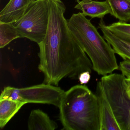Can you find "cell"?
I'll list each match as a JSON object with an SVG mask.
<instances>
[{
	"label": "cell",
	"mask_w": 130,
	"mask_h": 130,
	"mask_svg": "<svg viewBox=\"0 0 130 130\" xmlns=\"http://www.w3.org/2000/svg\"><path fill=\"white\" fill-rule=\"evenodd\" d=\"M64 90L60 87L44 83L28 87H5L0 100L8 99L25 103L51 104L59 107Z\"/></svg>",
	"instance_id": "cell-6"
},
{
	"label": "cell",
	"mask_w": 130,
	"mask_h": 130,
	"mask_svg": "<svg viewBox=\"0 0 130 130\" xmlns=\"http://www.w3.org/2000/svg\"><path fill=\"white\" fill-rule=\"evenodd\" d=\"M95 94L99 103L100 123V130H120L100 80L96 83Z\"/></svg>",
	"instance_id": "cell-7"
},
{
	"label": "cell",
	"mask_w": 130,
	"mask_h": 130,
	"mask_svg": "<svg viewBox=\"0 0 130 130\" xmlns=\"http://www.w3.org/2000/svg\"><path fill=\"white\" fill-rule=\"evenodd\" d=\"M36 1V0H33V1Z\"/></svg>",
	"instance_id": "cell-21"
},
{
	"label": "cell",
	"mask_w": 130,
	"mask_h": 130,
	"mask_svg": "<svg viewBox=\"0 0 130 130\" xmlns=\"http://www.w3.org/2000/svg\"><path fill=\"white\" fill-rule=\"evenodd\" d=\"M125 78L122 74L111 73L100 79L120 130H130V96Z\"/></svg>",
	"instance_id": "cell-4"
},
{
	"label": "cell",
	"mask_w": 130,
	"mask_h": 130,
	"mask_svg": "<svg viewBox=\"0 0 130 130\" xmlns=\"http://www.w3.org/2000/svg\"><path fill=\"white\" fill-rule=\"evenodd\" d=\"M76 1H77V3H78V2H79V0H76Z\"/></svg>",
	"instance_id": "cell-19"
},
{
	"label": "cell",
	"mask_w": 130,
	"mask_h": 130,
	"mask_svg": "<svg viewBox=\"0 0 130 130\" xmlns=\"http://www.w3.org/2000/svg\"><path fill=\"white\" fill-rule=\"evenodd\" d=\"M68 24L74 39L90 59L94 71L103 76L118 69L113 48L90 20L79 12L72 15Z\"/></svg>",
	"instance_id": "cell-3"
},
{
	"label": "cell",
	"mask_w": 130,
	"mask_h": 130,
	"mask_svg": "<svg viewBox=\"0 0 130 130\" xmlns=\"http://www.w3.org/2000/svg\"><path fill=\"white\" fill-rule=\"evenodd\" d=\"M74 8L82 11L85 16L102 20L108 14H111V9L107 1H79Z\"/></svg>",
	"instance_id": "cell-10"
},
{
	"label": "cell",
	"mask_w": 130,
	"mask_h": 130,
	"mask_svg": "<svg viewBox=\"0 0 130 130\" xmlns=\"http://www.w3.org/2000/svg\"><path fill=\"white\" fill-rule=\"evenodd\" d=\"M49 19L47 33L38 44V69L44 75V83L58 86L65 77L78 79L84 71L91 73L92 64L72 35L61 0H48Z\"/></svg>",
	"instance_id": "cell-1"
},
{
	"label": "cell",
	"mask_w": 130,
	"mask_h": 130,
	"mask_svg": "<svg viewBox=\"0 0 130 130\" xmlns=\"http://www.w3.org/2000/svg\"><path fill=\"white\" fill-rule=\"evenodd\" d=\"M127 92L129 95V96H130V88H128L127 86Z\"/></svg>",
	"instance_id": "cell-18"
},
{
	"label": "cell",
	"mask_w": 130,
	"mask_h": 130,
	"mask_svg": "<svg viewBox=\"0 0 130 130\" xmlns=\"http://www.w3.org/2000/svg\"><path fill=\"white\" fill-rule=\"evenodd\" d=\"M29 130H54L58 127L57 123L41 109H34L30 113L28 120Z\"/></svg>",
	"instance_id": "cell-11"
},
{
	"label": "cell",
	"mask_w": 130,
	"mask_h": 130,
	"mask_svg": "<svg viewBox=\"0 0 130 130\" xmlns=\"http://www.w3.org/2000/svg\"><path fill=\"white\" fill-rule=\"evenodd\" d=\"M26 103L8 99L0 100V127L3 128Z\"/></svg>",
	"instance_id": "cell-12"
},
{
	"label": "cell",
	"mask_w": 130,
	"mask_h": 130,
	"mask_svg": "<svg viewBox=\"0 0 130 130\" xmlns=\"http://www.w3.org/2000/svg\"><path fill=\"white\" fill-rule=\"evenodd\" d=\"M21 38L13 23L0 22V48H3L11 42Z\"/></svg>",
	"instance_id": "cell-14"
},
{
	"label": "cell",
	"mask_w": 130,
	"mask_h": 130,
	"mask_svg": "<svg viewBox=\"0 0 130 130\" xmlns=\"http://www.w3.org/2000/svg\"><path fill=\"white\" fill-rule=\"evenodd\" d=\"M49 19L48 0L33 1L25 14L13 23L21 38H26L38 44L47 33Z\"/></svg>",
	"instance_id": "cell-5"
},
{
	"label": "cell",
	"mask_w": 130,
	"mask_h": 130,
	"mask_svg": "<svg viewBox=\"0 0 130 130\" xmlns=\"http://www.w3.org/2000/svg\"><path fill=\"white\" fill-rule=\"evenodd\" d=\"M118 69L126 78H130V60H124L120 62Z\"/></svg>",
	"instance_id": "cell-16"
},
{
	"label": "cell",
	"mask_w": 130,
	"mask_h": 130,
	"mask_svg": "<svg viewBox=\"0 0 130 130\" xmlns=\"http://www.w3.org/2000/svg\"><path fill=\"white\" fill-rule=\"evenodd\" d=\"M106 26L115 35L130 43V23L119 21Z\"/></svg>",
	"instance_id": "cell-15"
},
{
	"label": "cell",
	"mask_w": 130,
	"mask_h": 130,
	"mask_svg": "<svg viewBox=\"0 0 130 130\" xmlns=\"http://www.w3.org/2000/svg\"><path fill=\"white\" fill-rule=\"evenodd\" d=\"M91 73L86 71L83 72L80 74L78 80L81 84H86L89 83L91 78Z\"/></svg>",
	"instance_id": "cell-17"
},
{
	"label": "cell",
	"mask_w": 130,
	"mask_h": 130,
	"mask_svg": "<svg viewBox=\"0 0 130 130\" xmlns=\"http://www.w3.org/2000/svg\"><path fill=\"white\" fill-rule=\"evenodd\" d=\"M98 28L101 30L103 37L111 45L115 54L124 60H130V43L115 35L106 27L102 20H100Z\"/></svg>",
	"instance_id": "cell-9"
},
{
	"label": "cell",
	"mask_w": 130,
	"mask_h": 130,
	"mask_svg": "<svg viewBox=\"0 0 130 130\" xmlns=\"http://www.w3.org/2000/svg\"><path fill=\"white\" fill-rule=\"evenodd\" d=\"M111 9V15L119 22H130V0H106Z\"/></svg>",
	"instance_id": "cell-13"
},
{
	"label": "cell",
	"mask_w": 130,
	"mask_h": 130,
	"mask_svg": "<svg viewBox=\"0 0 130 130\" xmlns=\"http://www.w3.org/2000/svg\"><path fill=\"white\" fill-rule=\"evenodd\" d=\"M83 1H90V0H83Z\"/></svg>",
	"instance_id": "cell-20"
},
{
	"label": "cell",
	"mask_w": 130,
	"mask_h": 130,
	"mask_svg": "<svg viewBox=\"0 0 130 130\" xmlns=\"http://www.w3.org/2000/svg\"><path fill=\"white\" fill-rule=\"evenodd\" d=\"M58 108L63 130H100L98 99L85 84L64 91Z\"/></svg>",
	"instance_id": "cell-2"
},
{
	"label": "cell",
	"mask_w": 130,
	"mask_h": 130,
	"mask_svg": "<svg viewBox=\"0 0 130 130\" xmlns=\"http://www.w3.org/2000/svg\"><path fill=\"white\" fill-rule=\"evenodd\" d=\"M33 0H10L0 12V22L14 23L25 14Z\"/></svg>",
	"instance_id": "cell-8"
}]
</instances>
